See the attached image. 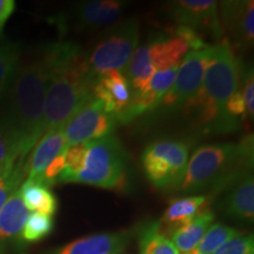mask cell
Here are the masks:
<instances>
[{"label": "cell", "mask_w": 254, "mask_h": 254, "mask_svg": "<svg viewBox=\"0 0 254 254\" xmlns=\"http://www.w3.org/2000/svg\"><path fill=\"white\" fill-rule=\"evenodd\" d=\"M190 51L186 41L172 30L168 33L155 34L136 47L124 73L132 95L141 93L157 71L179 66Z\"/></svg>", "instance_id": "obj_5"}, {"label": "cell", "mask_w": 254, "mask_h": 254, "mask_svg": "<svg viewBox=\"0 0 254 254\" xmlns=\"http://www.w3.org/2000/svg\"><path fill=\"white\" fill-rule=\"evenodd\" d=\"M208 195H187L173 200L164 212L160 224L166 225L168 230L192 220L200 212L208 207Z\"/></svg>", "instance_id": "obj_22"}, {"label": "cell", "mask_w": 254, "mask_h": 254, "mask_svg": "<svg viewBox=\"0 0 254 254\" xmlns=\"http://www.w3.org/2000/svg\"><path fill=\"white\" fill-rule=\"evenodd\" d=\"M140 254H180L166 234L160 222H148L138 231Z\"/></svg>", "instance_id": "obj_25"}, {"label": "cell", "mask_w": 254, "mask_h": 254, "mask_svg": "<svg viewBox=\"0 0 254 254\" xmlns=\"http://www.w3.org/2000/svg\"><path fill=\"white\" fill-rule=\"evenodd\" d=\"M168 15L176 25L192 28L202 37L208 34L219 43L224 38L218 12V1L214 0H179L167 6Z\"/></svg>", "instance_id": "obj_12"}, {"label": "cell", "mask_w": 254, "mask_h": 254, "mask_svg": "<svg viewBox=\"0 0 254 254\" xmlns=\"http://www.w3.org/2000/svg\"><path fill=\"white\" fill-rule=\"evenodd\" d=\"M26 177V161L18 164L11 172L6 174L0 180V209L5 205L9 196L20 189Z\"/></svg>", "instance_id": "obj_29"}, {"label": "cell", "mask_w": 254, "mask_h": 254, "mask_svg": "<svg viewBox=\"0 0 254 254\" xmlns=\"http://www.w3.org/2000/svg\"><path fill=\"white\" fill-rule=\"evenodd\" d=\"M15 11L14 0H0V36L2 34L7 20Z\"/></svg>", "instance_id": "obj_32"}, {"label": "cell", "mask_w": 254, "mask_h": 254, "mask_svg": "<svg viewBox=\"0 0 254 254\" xmlns=\"http://www.w3.org/2000/svg\"><path fill=\"white\" fill-rule=\"evenodd\" d=\"M178 67L179 66L155 72L144 91L136 95H132L131 103L117 118L118 124H127L136 117L157 109L164 95L173 85Z\"/></svg>", "instance_id": "obj_14"}, {"label": "cell", "mask_w": 254, "mask_h": 254, "mask_svg": "<svg viewBox=\"0 0 254 254\" xmlns=\"http://www.w3.org/2000/svg\"><path fill=\"white\" fill-rule=\"evenodd\" d=\"M243 72L240 57L226 38L214 44L201 86L183 109L195 131L209 135L227 134L240 128L228 119L225 105L234 92L240 90Z\"/></svg>", "instance_id": "obj_1"}, {"label": "cell", "mask_w": 254, "mask_h": 254, "mask_svg": "<svg viewBox=\"0 0 254 254\" xmlns=\"http://www.w3.org/2000/svg\"><path fill=\"white\" fill-rule=\"evenodd\" d=\"M221 200L224 214L238 222L252 224L254 220V180L252 173L245 174L231 184Z\"/></svg>", "instance_id": "obj_18"}, {"label": "cell", "mask_w": 254, "mask_h": 254, "mask_svg": "<svg viewBox=\"0 0 254 254\" xmlns=\"http://www.w3.org/2000/svg\"><path fill=\"white\" fill-rule=\"evenodd\" d=\"M21 46L12 41L0 40V104L6 99L15 72L21 60Z\"/></svg>", "instance_id": "obj_24"}, {"label": "cell", "mask_w": 254, "mask_h": 254, "mask_svg": "<svg viewBox=\"0 0 254 254\" xmlns=\"http://www.w3.org/2000/svg\"><path fill=\"white\" fill-rule=\"evenodd\" d=\"M128 2L123 0H87L60 15L58 24L63 30L92 32L110 27L122 17Z\"/></svg>", "instance_id": "obj_11"}, {"label": "cell", "mask_w": 254, "mask_h": 254, "mask_svg": "<svg viewBox=\"0 0 254 254\" xmlns=\"http://www.w3.org/2000/svg\"><path fill=\"white\" fill-rule=\"evenodd\" d=\"M93 97L103 101L107 112L118 118L131 103L132 91L125 74L112 71L97 78L93 86Z\"/></svg>", "instance_id": "obj_17"}, {"label": "cell", "mask_w": 254, "mask_h": 254, "mask_svg": "<svg viewBox=\"0 0 254 254\" xmlns=\"http://www.w3.org/2000/svg\"><path fill=\"white\" fill-rule=\"evenodd\" d=\"M50 75L43 113V133L64 127L93 99L97 79L87 65L86 52L73 41L50 44Z\"/></svg>", "instance_id": "obj_2"}, {"label": "cell", "mask_w": 254, "mask_h": 254, "mask_svg": "<svg viewBox=\"0 0 254 254\" xmlns=\"http://www.w3.org/2000/svg\"><path fill=\"white\" fill-rule=\"evenodd\" d=\"M253 167V136L238 142L200 146L187 163L185 174L177 190L190 194L202 190L222 192Z\"/></svg>", "instance_id": "obj_4"}, {"label": "cell", "mask_w": 254, "mask_h": 254, "mask_svg": "<svg viewBox=\"0 0 254 254\" xmlns=\"http://www.w3.org/2000/svg\"><path fill=\"white\" fill-rule=\"evenodd\" d=\"M117 126V117L107 112L103 101L93 97L64 126L66 150L113 134Z\"/></svg>", "instance_id": "obj_10"}, {"label": "cell", "mask_w": 254, "mask_h": 254, "mask_svg": "<svg viewBox=\"0 0 254 254\" xmlns=\"http://www.w3.org/2000/svg\"><path fill=\"white\" fill-rule=\"evenodd\" d=\"M23 163H24V161H23ZM19 164H20V163H19ZM15 166H17V165H15ZM15 166H14V167H15ZM14 167H13V168H14ZM13 168H12V170H13ZM12 170H9V171H7V172H5V173H0V180H1V178H2V177H5V176H6V174H7V173H9V172H11V171H12Z\"/></svg>", "instance_id": "obj_33"}, {"label": "cell", "mask_w": 254, "mask_h": 254, "mask_svg": "<svg viewBox=\"0 0 254 254\" xmlns=\"http://www.w3.org/2000/svg\"><path fill=\"white\" fill-rule=\"evenodd\" d=\"M65 151L64 127H56L46 131L33 147L31 157L26 161L27 179L38 182L46 167Z\"/></svg>", "instance_id": "obj_19"}, {"label": "cell", "mask_w": 254, "mask_h": 254, "mask_svg": "<svg viewBox=\"0 0 254 254\" xmlns=\"http://www.w3.org/2000/svg\"><path fill=\"white\" fill-rule=\"evenodd\" d=\"M85 151H86L85 144L72 146L65 151V167L58 178L57 184L74 183L75 177L80 172L82 163H84Z\"/></svg>", "instance_id": "obj_28"}, {"label": "cell", "mask_w": 254, "mask_h": 254, "mask_svg": "<svg viewBox=\"0 0 254 254\" xmlns=\"http://www.w3.org/2000/svg\"><path fill=\"white\" fill-rule=\"evenodd\" d=\"M28 215V209L25 207L18 190L0 209V254L23 251L21 232Z\"/></svg>", "instance_id": "obj_15"}, {"label": "cell", "mask_w": 254, "mask_h": 254, "mask_svg": "<svg viewBox=\"0 0 254 254\" xmlns=\"http://www.w3.org/2000/svg\"><path fill=\"white\" fill-rule=\"evenodd\" d=\"M213 221L214 213L207 207L192 220L168 230L167 237L179 252L190 253L199 245Z\"/></svg>", "instance_id": "obj_20"}, {"label": "cell", "mask_w": 254, "mask_h": 254, "mask_svg": "<svg viewBox=\"0 0 254 254\" xmlns=\"http://www.w3.org/2000/svg\"><path fill=\"white\" fill-rule=\"evenodd\" d=\"M182 254H190V253H182Z\"/></svg>", "instance_id": "obj_34"}, {"label": "cell", "mask_w": 254, "mask_h": 254, "mask_svg": "<svg viewBox=\"0 0 254 254\" xmlns=\"http://www.w3.org/2000/svg\"><path fill=\"white\" fill-rule=\"evenodd\" d=\"M190 142L184 139H159L146 146L141 163L145 176L158 190H176L182 183L190 159Z\"/></svg>", "instance_id": "obj_8"}, {"label": "cell", "mask_w": 254, "mask_h": 254, "mask_svg": "<svg viewBox=\"0 0 254 254\" xmlns=\"http://www.w3.org/2000/svg\"><path fill=\"white\" fill-rule=\"evenodd\" d=\"M28 153L23 136L0 117V173L7 172L19 163L27 161Z\"/></svg>", "instance_id": "obj_21"}, {"label": "cell", "mask_w": 254, "mask_h": 254, "mask_svg": "<svg viewBox=\"0 0 254 254\" xmlns=\"http://www.w3.org/2000/svg\"><path fill=\"white\" fill-rule=\"evenodd\" d=\"M240 90L246 107V120H252L254 117V74L252 66L244 68Z\"/></svg>", "instance_id": "obj_31"}, {"label": "cell", "mask_w": 254, "mask_h": 254, "mask_svg": "<svg viewBox=\"0 0 254 254\" xmlns=\"http://www.w3.org/2000/svg\"><path fill=\"white\" fill-rule=\"evenodd\" d=\"M50 64V44L20 60L0 116L23 136L28 152L44 135L41 126Z\"/></svg>", "instance_id": "obj_3"}, {"label": "cell", "mask_w": 254, "mask_h": 254, "mask_svg": "<svg viewBox=\"0 0 254 254\" xmlns=\"http://www.w3.org/2000/svg\"><path fill=\"white\" fill-rule=\"evenodd\" d=\"M132 238V231L95 233L71 241L52 254H119Z\"/></svg>", "instance_id": "obj_16"}, {"label": "cell", "mask_w": 254, "mask_h": 254, "mask_svg": "<svg viewBox=\"0 0 254 254\" xmlns=\"http://www.w3.org/2000/svg\"><path fill=\"white\" fill-rule=\"evenodd\" d=\"M25 207L30 211L52 217L58 209V199L51 192L50 187L39 182L26 179L19 189Z\"/></svg>", "instance_id": "obj_23"}, {"label": "cell", "mask_w": 254, "mask_h": 254, "mask_svg": "<svg viewBox=\"0 0 254 254\" xmlns=\"http://www.w3.org/2000/svg\"><path fill=\"white\" fill-rule=\"evenodd\" d=\"M84 163L74 183L106 190H118L126 185L128 155L114 134L85 144Z\"/></svg>", "instance_id": "obj_6"}, {"label": "cell", "mask_w": 254, "mask_h": 254, "mask_svg": "<svg viewBox=\"0 0 254 254\" xmlns=\"http://www.w3.org/2000/svg\"><path fill=\"white\" fill-rule=\"evenodd\" d=\"M213 53V45L200 51H190L179 65L176 79L157 109L163 113H174L194 97L201 86L205 69Z\"/></svg>", "instance_id": "obj_9"}, {"label": "cell", "mask_w": 254, "mask_h": 254, "mask_svg": "<svg viewBox=\"0 0 254 254\" xmlns=\"http://www.w3.org/2000/svg\"><path fill=\"white\" fill-rule=\"evenodd\" d=\"M55 227V221L52 217L41 213H32L28 215L25 222L21 239L24 243H37L49 236Z\"/></svg>", "instance_id": "obj_27"}, {"label": "cell", "mask_w": 254, "mask_h": 254, "mask_svg": "<svg viewBox=\"0 0 254 254\" xmlns=\"http://www.w3.org/2000/svg\"><path fill=\"white\" fill-rule=\"evenodd\" d=\"M220 24L228 43L238 51L249 50L254 41V1L227 0L218 2Z\"/></svg>", "instance_id": "obj_13"}, {"label": "cell", "mask_w": 254, "mask_h": 254, "mask_svg": "<svg viewBox=\"0 0 254 254\" xmlns=\"http://www.w3.org/2000/svg\"><path fill=\"white\" fill-rule=\"evenodd\" d=\"M140 37V21L133 17L110 26L99 37L90 53H86L87 65L93 77L112 71L125 72L136 50Z\"/></svg>", "instance_id": "obj_7"}, {"label": "cell", "mask_w": 254, "mask_h": 254, "mask_svg": "<svg viewBox=\"0 0 254 254\" xmlns=\"http://www.w3.org/2000/svg\"><path fill=\"white\" fill-rule=\"evenodd\" d=\"M212 254H254L253 234H239L226 241Z\"/></svg>", "instance_id": "obj_30"}, {"label": "cell", "mask_w": 254, "mask_h": 254, "mask_svg": "<svg viewBox=\"0 0 254 254\" xmlns=\"http://www.w3.org/2000/svg\"><path fill=\"white\" fill-rule=\"evenodd\" d=\"M239 234H241V232L237 228L221 224V222H215V224H212L199 245L192 252H190V254H212L226 241Z\"/></svg>", "instance_id": "obj_26"}]
</instances>
